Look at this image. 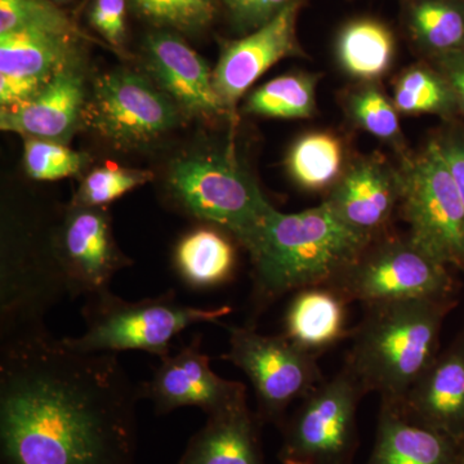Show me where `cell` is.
<instances>
[{"label":"cell","instance_id":"277c9868","mask_svg":"<svg viewBox=\"0 0 464 464\" xmlns=\"http://www.w3.org/2000/svg\"><path fill=\"white\" fill-rule=\"evenodd\" d=\"M167 188L177 207L228 232L248 253L277 210L230 148L201 150L174 159Z\"/></svg>","mask_w":464,"mask_h":464},{"label":"cell","instance_id":"3957f363","mask_svg":"<svg viewBox=\"0 0 464 464\" xmlns=\"http://www.w3.org/2000/svg\"><path fill=\"white\" fill-rule=\"evenodd\" d=\"M457 297L418 298L364 306L351 333L344 365L366 393L399 406L439 355L445 319Z\"/></svg>","mask_w":464,"mask_h":464},{"label":"cell","instance_id":"5b68a950","mask_svg":"<svg viewBox=\"0 0 464 464\" xmlns=\"http://www.w3.org/2000/svg\"><path fill=\"white\" fill-rule=\"evenodd\" d=\"M232 307H197L181 304L173 290L158 297L125 301L111 290L87 295L82 316L85 329L78 337L61 338L66 347L82 353L143 351L159 359L172 353L177 335L197 324L219 323Z\"/></svg>","mask_w":464,"mask_h":464},{"label":"cell","instance_id":"484cf974","mask_svg":"<svg viewBox=\"0 0 464 464\" xmlns=\"http://www.w3.org/2000/svg\"><path fill=\"white\" fill-rule=\"evenodd\" d=\"M317 76L297 72L273 79L249 94L246 111L267 118L306 119L315 114Z\"/></svg>","mask_w":464,"mask_h":464},{"label":"cell","instance_id":"d4e9b609","mask_svg":"<svg viewBox=\"0 0 464 464\" xmlns=\"http://www.w3.org/2000/svg\"><path fill=\"white\" fill-rule=\"evenodd\" d=\"M409 29L432 57L464 50V8L453 0H417L409 11Z\"/></svg>","mask_w":464,"mask_h":464},{"label":"cell","instance_id":"7402d4cb","mask_svg":"<svg viewBox=\"0 0 464 464\" xmlns=\"http://www.w3.org/2000/svg\"><path fill=\"white\" fill-rule=\"evenodd\" d=\"M231 237L213 225L200 226L183 235L173 253L179 279L197 290L215 289L230 282L237 265Z\"/></svg>","mask_w":464,"mask_h":464},{"label":"cell","instance_id":"2e32d148","mask_svg":"<svg viewBox=\"0 0 464 464\" xmlns=\"http://www.w3.org/2000/svg\"><path fill=\"white\" fill-rule=\"evenodd\" d=\"M401 195L400 168L372 155L348 164L325 201L348 226L377 240L390 234Z\"/></svg>","mask_w":464,"mask_h":464},{"label":"cell","instance_id":"f546056e","mask_svg":"<svg viewBox=\"0 0 464 464\" xmlns=\"http://www.w3.org/2000/svg\"><path fill=\"white\" fill-rule=\"evenodd\" d=\"M42 30L84 36L67 14L50 0H0V34Z\"/></svg>","mask_w":464,"mask_h":464},{"label":"cell","instance_id":"8992f818","mask_svg":"<svg viewBox=\"0 0 464 464\" xmlns=\"http://www.w3.org/2000/svg\"><path fill=\"white\" fill-rule=\"evenodd\" d=\"M400 173L409 237L441 264L464 271V201L435 142L402 158Z\"/></svg>","mask_w":464,"mask_h":464},{"label":"cell","instance_id":"836d02e7","mask_svg":"<svg viewBox=\"0 0 464 464\" xmlns=\"http://www.w3.org/2000/svg\"><path fill=\"white\" fill-rule=\"evenodd\" d=\"M232 23L239 29L255 30L273 20L295 0H222Z\"/></svg>","mask_w":464,"mask_h":464},{"label":"cell","instance_id":"d6986e66","mask_svg":"<svg viewBox=\"0 0 464 464\" xmlns=\"http://www.w3.org/2000/svg\"><path fill=\"white\" fill-rule=\"evenodd\" d=\"M346 295L332 284L293 293L283 319L284 337L314 356L351 337Z\"/></svg>","mask_w":464,"mask_h":464},{"label":"cell","instance_id":"e575fe53","mask_svg":"<svg viewBox=\"0 0 464 464\" xmlns=\"http://www.w3.org/2000/svg\"><path fill=\"white\" fill-rule=\"evenodd\" d=\"M464 201V130H450L435 140Z\"/></svg>","mask_w":464,"mask_h":464},{"label":"cell","instance_id":"83f0119b","mask_svg":"<svg viewBox=\"0 0 464 464\" xmlns=\"http://www.w3.org/2000/svg\"><path fill=\"white\" fill-rule=\"evenodd\" d=\"M347 115L356 127L362 128L375 139L398 150L401 159L406 154L404 134L398 109L392 100L374 83H364L348 93Z\"/></svg>","mask_w":464,"mask_h":464},{"label":"cell","instance_id":"f1b7e54d","mask_svg":"<svg viewBox=\"0 0 464 464\" xmlns=\"http://www.w3.org/2000/svg\"><path fill=\"white\" fill-rule=\"evenodd\" d=\"M137 16L163 30L199 34L215 21L217 0H130Z\"/></svg>","mask_w":464,"mask_h":464},{"label":"cell","instance_id":"603a6c76","mask_svg":"<svg viewBox=\"0 0 464 464\" xmlns=\"http://www.w3.org/2000/svg\"><path fill=\"white\" fill-rule=\"evenodd\" d=\"M335 54L347 75L364 83H373L392 66L395 39L381 21L356 18L342 27Z\"/></svg>","mask_w":464,"mask_h":464},{"label":"cell","instance_id":"44dd1931","mask_svg":"<svg viewBox=\"0 0 464 464\" xmlns=\"http://www.w3.org/2000/svg\"><path fill=\"white\" fill-rule=\"evenodd\" d=\"M261 426L246 401L208 415L177 464H266Z\"/></svg>","mask_w":464,"mask_h":464},{"label":"cell","instance_id":"d590c367","mask_svg":"<svg viewBox=\"0 0 464 464\" xmlns=\"http://www.w3.org/2000/svg\"><path fill=\"white\" fill-rule=\"evenodd\" d=\"M435 58V69L444 76L456 97L458 111L464 115V50Z\"/></svg>","mask_w":464,"mask_h":464},{"label":"cell","instance_id":"7a4b0ae2","mask_svg":"<svg viewBox=\"0 0 464 464\" xmlns=\"http://www.w3.org/2000/svg\"><path fill=\"white\" fill-rule=\"evenodd\" d=\"M373 241L326 201L298 213L276 210L249 253L253 288L246 325L255 328L258 317L288 293L334 283Z\"/></svg>","mask_w":464,"mask_h":464},{"label":"cell","instance_id":"ba28073f","mask_svg":"<svg viewBox=\"0 0 464 464\" xmlns=\"http://www.w3.org/2000/svg\"><path fill=\"white\" fill-rule=\"evenodd\" d=\"M350 302L364 306L418 298H451L457 282L450 267L411 237L384 235L374 240L334 283Z\"/></svg>","mask_w":464,"mask_h":464},{"label":"cell","instance_id":"9c48e42d","mask_svg":"<svg viewBox=\"0 0 464 464\" xmlns=\"http://www.w3.org/2000/svg\"><path fill=\"white\" fill-rule=\"evenodd\" d=\"M227 331L228 351L222 359L248 377L262 426L274 424L282 429L289 406L306 398L324 382L317 357L283 334H261L248 325L227 326Z\"/></svg>","mask_w":464,"mask_h":464},{"label":"cell","instance_id":"5bb4252c","mask_svg":"<svg viewBox=\"0 0 464 464\" xmlns=\"http://www.w3.org/2000/svg\"><path fill=\"white\" fill-rule=\"evenodd\" d=\"M143 65L182 114L203 119L227 114L215 90L212 70L176 33L150 34L143 43Z\"/></svg>","mask_w":464,"mask_h":464},{"label":"cell","instance_id":"ffe728a7","mask_svg":"<svg viewBox=\"0 0 464 464\" xmlns=\"http://www.w3.org/2000/svg\"><path fill=\"white\" fill-rule=\"evenodd\" d=\"M365 464H464V442L408 420L382 404L373 451Z\"/></svg>","mask_w":464,"mask_h":464},{"label":"cell","instance_id":"1f68e13d","mask_svg":"<svg viewBox=\"0 0 464 464\" xmlns=\"http://www.w3.org/2000/svg\"><path fill=\"white\" fill-rule=\"evenodd\" d=\"M24 163L29 177L38 181H56L76 176L91 163L90 155L60 142L25 139Z\"/></svg>","mask_w":464,"mask_h":464},{"label":"cell","instance_id":"4fadbf2b","mask_svg":"<svg viewBox=\"0 0 464 464\" xmlns=\"http://www.w3.org/2000/svg\"><path fill=\"white\" fill-rule=\"evenodd\" d=\"M84 36L18 30L0 34V111L16 109L82 54Z\"/></svg>","mask_w":464,"mask_h":464},{"label":"cell","instance_id":"52a82bcc","mask_svg":"<svg viewBox=\"0 0 464 464\" xmlns=\"http://www.w3.org/2000/svg\"><path fill=\"white\" fill-rule=\"evenodd\" d=\"M365 392L343 366L302 399L282 427V464H353L359 448L357 409Z\"/></svg>","mask_w":464,"mask_h":464},{"label":"cell","instance_id":"e0dca14e","mask_svg":"<svg viewBox=\"0 0 464 464\" xmlns=\"http://www.w3.org/2000/svg\"><path fill=\"white\" fill-rule=\"evenodd\" d=\"M88 99L83 56L63 67L32 100L0 112V128L25 139L65 143L83 119Z\"/></svg>","mask_w":464,"mask_h":464},{"label":"cell","instance_id":"8fae6325","mask_svg":"<svg viewBox=\"0 0 464 464\" xmlns=\"http://www.w3.org/2000/svg\"><path fill=\"white\" fill-rule=\"evenodd\" d=\"M160 362L152 377L139 384L141 399L150 400L158 415L188 406L212 415L246 401V384L225 380L210 368L201 334Z\"/></svg>","mask_w":464,"mask_h":464},{"label":"cell","instance_id":"d6a6232c","mask_svg":"<svg viewBox=\"0 0 464 464\" xmlns=\"http://www.w3.org/2000/svg\"><path fill=\"white\" fill-rule=\"evenodd\" d=\"M127 0H93L90 23L111 47L121 48L125 42Z\"/></svg>","mask_w":464,"mask_h":464},{"label":"cell","instance_id":"9a60e30c","mask_svg":"<svg viewBox=\"0 0 464 464\" xmlns=\"http://www.w3.org/2000/svg\"><path fill=\"white\" fill-rule=\"evenodd\" d=\"M299 8L301 0H295L264 26L226 45L213 70V84L228 112L271 66L302 54L295 33Z\"/></svg>","mask_w":464,"mask_h":464},{"label":"cell","instance_id":"ac0fdd59","mask_svg":"<svg viewBox=\"0 0 464 464\" xmlns=\"http://www.w3.org/2000/svg\"><path fill=\"white\" fill-rule=\"evenodd\" d=\"M395 408L408 420L464 442V325Z\"/></svg>","mask_w":464,"mask_h":464},{"label":"cell","instance_id":"6da1fadb","mask_svg":"<svg viewBox=\"0 0 464 464\" xmlns=\"http://www.w3.org/2000/svg\"><path fill=\"white\" fill-rule=\"evenodd\" d=\"M139 384L47 328L0 340V464H136Z\"/></svg>","mask_w":464,"mask_h":464},{"label":"cell","instance_id":"4dcf8cb0","mask_svg":"<svg viewBox=\"0 0 464 464\" xmlns=\"http://www.w3.org/2000/svg\"><path fill=\"white\" fill-rule=\"evenodd\" d=\"M154 179V173L132 168L101 167L92 170L76 191L72 206L105 208L127 192Z\"/></svg>","mask_w":464,"mask_h":464},{"label":"cell","instance_id":"7c38bea8","mask_svg":"<svg viewBox=\"0 0 464 464\" xmlns=\"http://www.w3.org/2000/svg\"><path fill=\"white\" fill-rule=\"evenodd\" d=\"M57 249L72 299L109 289L114 275L130 265L116 246L106 208L70 206L57 227Z\"/></svg>","mask_w":464,"mask_h":464},{"label":"cell","instance_id":"cb8c5ba5","mask_svg":"<svg viewBox=\"0 0 464 464\" xmlns=\"http://www.w3.org/2000/svg\"><path fill=\"white\" fill-rule=\"evenodd\" d=\"M286 166L304 190H331L346 169L343 142L329 132L304 134L290 149Z\"/></svg>","mask_w":464,"mask_h":464},{"label":"cell","instance_id":"30bf717a","mask_svg":"<svg viewBox=\"0 0 464 464\" xmlns=\"http://www.w3.org/2000/svg\"><path fill=\"white\" fill-rule=\"evenodd\" d=\"M182 111L157 84L119 69L94 81L82 124L118 149L148 148L181 123Z\"/></svg>","mask_w":464,"mask_h":464},{"label":"cell","instance_id":"4316f807","mask_svg":"<svg viewBox=\"0 0 464 464\" xmlns=\"http://www.w3.org/2000/svg\"><path fill=\"white\" fill-rule=\"evenodd\" d=\"M393 103L405 115H439L451 118L458 106L451 88L438 70L415 65L404 70L393 87Z\"/></svg>","mask_w":464,"mask_h":464}]
</instances>
